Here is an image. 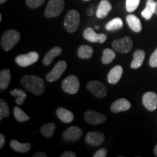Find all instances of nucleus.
Masks as SVG:
<instances>
[{
	"mask_svg": "<svg viewBox=\"0 0 157 157\" xmlns=\"http://www.w3.org/2000/svg\"><path fill=\"white\" fill-rule=\"evenodd\" d=\"M2 15L0 14V22L2 21Z\"/></svg>",
	"mask_w": 157,
	"mask_h": 157,
	"instance_id": "37998d69",
	"label": "nucleus"
},
{
	"mask_svg": "<svg viewBox=\"0 0 157 157\" xmlns=\"http://www.w3.org/2000/svg\"><path fill=\"white\" fill-rule=\"evenodd\" d=\"M154 155L156 156H157V145H156V147H155V148H154Z\"/></svg>",
	"mask_w": 157,
	"mask_h": 157,
	"instance_id": "ea45409f",
	"label": "nucleus"
},
{
	"mask_svg": "<svg viewBox=\"0 0 157 157\" xmlns=\"http://www.w3.org/2000/svg\"><path fill=\"white\" fill-rule=\"evenodd\" d=\"M85 140L93 146H99L105 140V135L100 132H90L86 135Z\"/></svg>",
	"mask_w": 157,
	"mask_h": 157,
	"instance_id": "ddd939ff",
	"label": "nucleus"
},
{
	"mask_svg": "<svg viewBox=\"0 0 157 157\" xmlns=\"http://www.w3.org/2000/svg\"><path fill=\"white\" fill-rule=\"evenodd\" d=\"M56 114L58 119L64 123H70L74 120L73 113L63 107H60L57 109Z\"/></svg>",
	"mask_w": 157,
	"mask_h": 157,
	"instance_id": "a211bd4d",
	"label": "nucleus"
},
{
	"mask_svg": "<svg viewBox=\"0 0 157 157\" xmlns=\"http://www.w3.org/2000/svg\"><path fill=\"white\" fill-rule=\"evenodd\" d=\"M156 10V2L154 0H147L145 9L141 13V15L146 20H150L153 15L155 14Z\"/></svg>",
	"mask_w": 157,
	"mask_h": 157,
	"instance_id": "4be33fe9",
	"label": "nucleus"
},
{
	"mask_svg": "<svg viewBox=\"0 0 157 157\" xmlns=\"http://www.w3.org/2000/svg\"><path fill=\"white\" fill-rule=\"evenodd\" d=\"M146 53L142 50H137L133 54V60L131 63V68H139L142 66L143 61H144Z\"/></svg>",
	"mask_w": 157,
	"mask_h": 157,
	"instance_id": "412c9836",
	"label": "nucleus"
},
{
	"mask_svg": "<svg viewBox=\"0 0 157 157\" xmlns=\"http://www.w3.org/2000/svg\"><path fill=\"white\" fill-rule=\"evenodd\" d=\"M143 104L148 111H153L157 108V94L147 92L143 96Z\"/></svg>",
	"mask_w": 157,
	"mask_h": 157,
	"instance_id": "f8f14e48",
	"label": "nucleus"
},
{
	"mask_svg": "<svg viewBox=\"0 0 157 157\" xmlns=\"http://www.w3.org/2000/svg\"><path fill=\"white\" fill-rule=\"evenodd\" d=\"M116 58V53L113 50L106 48L103 50L102 56L101 61L103 64H109L114 60Z\"/></svg>",
	"mask_w": 157,
	"mask_h": 157,
	"instance_id": "cd10ccee",
	"label": "nucleus"
},
{
	"mask_svg": "<svg viewBox=\"0 0 157 157\" xmlns=\"http://www.w3.org/2000/svg\"><path fill=\"white\" fill-rule=\"evenodd\" d=\"M56 126L54 123H47L43 124L41 127V133L44 135L45 137L50 138L53 135L55 131H56Z\"/></svg>",
	"mask_w": 157,
	"mask_h": 157,
	"instance_id": "a878e982",
	"label": "nucleus"
},
{
	"mask_svg": "<svg viewBox=\"0 0 157 157\" xmlns=\"http://www.w3.org/2000/svg\"><path fill=\"white\" fill-rule=\"evenodd\" d=\"M67 68V63L64 60H60L58 62L52 70L51 71L50 73H48L46 76L47 81L49 82H52L58 80L59 78L63 75L65 71Z\"/></svg>",
	"mask_w": 157,
	"mask_h": 157,
	"instance_id": "1a4fd4ad",
	"label": "nucleus"
},
{
	"mask_svg": "<svg viewBox=\"0 0 157 157\" xmlns=\"http://www.w3.org/2000/svg\"><path fill=\"white\" fill-rule=\"evenodd\" d=\"M20 39H21V34L18 31L13 29L6 31L1 39L2 48L5 51H10L16 45Z\"/></svg>",
	"mask_w": 157,
	"mask_h": 157,
	"instance_id": "f03ea898",
	"label": "nucleus"
},
{
	"mask_svg": "<svg viewBox=\"0 0 157 157\" xmlns=\"http://www.w3.org/2000/svg\"><path fill=\"white\" fill-rule=\"evenodd\" d=\"M149 65L152 68L157 67V48L151 56L150 60H149Z\"/></svg>",
	"mask_w": 157,
	"mask_h": 157,
	"instance_id": "72a5a7b5",
	"label": "nucleus"
},
{
	"mask_svg": "<svg viewBox=\"0 0 157 157\" xmlns=\"http://www.w3.org/2000/svg\"><path fill=\"white\" fill-rule=\"evenodd\" d=\"M93 49L88 45H82L78 49L77 55L78 58L82 59H90L93 55Z\"/></svg>",
	"mask_w": 157,
	"mask_h": 157,
	"instance_id": "393cba45",
	"label": "nucleus"
},
{
	"mask_svg": "<svg viewBox=\"0 0 157 157\" xmlns=\"http://www.w3.org/2000/svg\"><path fill=\"white\" fill-rule=\"evenodd\" d=\"M123 21L120 17H116L105 25V29L109 31H115L122 28Z\"/></svg>",
	"mask_w": 157,
	"mask_h": 157,
	"instance_id": "bb28decb",
	"label": "nucleus"
},
{
	"mask_svg": "<svg viewBox=\"0 0 157 157\" xmlns=\"http://www.w3.org/2000/svg\"><path fill=\"white\" fill-rule=\"evenodd\" d=\"M80 23V15L76 10H71L65 17L64 26L68 32L74 33L77 30Z\"/></svg>",
	"mask_w": 157,
	"mask_h": 157,
	"instance_id": "7ed1b4c3",
	"label": "nucleus"
},
{
	"mask_svg": "<svg viewBox=\"0 0 157 157\" xmlns=\"http://www.w3.org/2000/svg\"><path fill=\"white\" fill-rule=\"evenodd\" d=\"M131 108V103L125 98H120L115 102H113L111 106V111L113 113H117L126 111Z\"/></svg>",
	"mask_w": 157,
	"mask_h": 157,
	"instance_id": "2eb2a0df",
	"label": "nucleus"
},
{
	"mask_svg": "<svg viewBox=\"0 0 157 157\" xmlns=\"http://www.w3.org/2000/svg\"><path fill=\"white\" fill-rule=\"evenodd\" d=\"M111 9L112 6L109 0H101L96 11V16L98 18H104L107 16Z\"/></svg>",
	"mask_w": 157,
	"mask_h": 157,
	"instance_id": "f3484780",
	"label": "nucleus"
},
{
	"mask_svg": "<svg viewBox=\"0 0 157 157\" xmlns=\"http://www.w3.org/2000/svg\"><path fill=\"white\" fill-rule=\"evenodd\" d=\"M107 156V150L106 148H101L98 150L95 154L93 155L94 157H105Z\"/></svg>",
	"mask_w": 157,
	"mask_h": 157,
	"instance_id": "f704fd0d",
	"label": "nucleus"
},
{
	"mask_svg": "<svg viewBox=\"0 0 157 157\" xmlns=\"http://www.w3.org/2000/svg\"><path fill=\"white\" fill-rule=\"evenodd\" d=\"M123 74V68L121 66H116L109 71L107 79L111 84H116L119 82Z\"/></svg>",
	"mask_w": 157,
	"mask_h": 157,
	"instance_id": "dca6fc26",
	"label": "nucleus"
},
{
	"mask_svg": "<svg viewBox=\"0 0 157 157\" xmlns=\"http://www.w3.org/2000/svg\"><path fill=\"white\" fill-rule=\"evenodd\" d=\"M10 147L13 150L17 152L20 153H26L29 151H30L31 148V145L29 143H21L17 141V140H12L10 141Z\"/></svg>",
	"mask_w": 157,
	"mask_h": 157,
	"instance_id": "5701e85b",
	"label": "nucleus"
},
{
	"mask_svg": "<svg viewBox=\"0 0 157 157\" xmlns=\"http://www.w3.org/2000/svg\"><path fill=\"white\" fill-rule=\"evenodd\" d=\"M80 83L78 77L75 75H71L66 77L62 82V89L65 93L74 95L79 90Z\"/></svg>",
	"mask_w": 157,
	"mask_h": 157,
	"instance_id": "39448f33",
	"label": "nucleus"
},
{
	"mask_svg": "<svg viewBox=\"0 0 157 157\" xmlns=\"http://www.w3.org/2000/svg\"><path fill=\"white\" fill-rule=\"evenodd\" d=\"M87 15L89 16H92L93 15V9H89L87 10Z\"/></svg>",
	"mask_w": 157,
	"mask_h": 157,
	"instance_id": "58836bf2",
	"label": "nucleus"
},
{
	"mask_svg": "<svg viewBox=\"0 0 157 157\" xmlns=\"http://www.w3.org/2000/svg\"><path fill=\"white\" fill-rule=\"evenodd\" d=\"M83 36L86 40L93 43H103L107 39V36L105 34H98L93 30V29L90 28V27L84 31Z\"/></svg>",
	"mask_w": 157,
	"mask_h": 157,
	"instance_id": "9b49d317",
	"label": "nucleus"
},
{
	"mask_svg": "<svg viewBox=\"0 0 157 157\" xmlns=\"http://www.w3.org/2000/svg\"><path fill=\"white\" fill-rule=\"evenodd\" d=\"M96 29H99V26H95Z\"/></svg>",
	"mask_w": 157,
	"mask_h": 157,
	"instance_id": "c03bdc74",
	"label": "nucleus"
},
{
	"mask_svg": "<svg viewBox=\"0 0 157 157\" xmlns=\"http://www.w3.org/2000/svg\"><path fill=\"white\" fill-rule=\"evenodd\" d=\"M62 49L60 47H55V48H52L49 52L45 55L44 58H43V64L44 66H50L52 63L53 59L56 57L58 56L59 55L61 54Z\"/></svg>",
	"mask_w": 157,
	"mask_h": 157,
	"instance_id": "aec40b11",
	"label": "nucleus"
},
{
	"mask_svg": "<svg viewBox=\"0 0 157 157\" xmlns=\"http://www.w3.org/2000/svg\"><path fill=\"white\" fill-rule=\"evenodd\" d=\"M63 0H50L44 11V16L48 18L58 17L63 10Z\"/></svg>",
	"mask_w": 157,
	"mask_h": 157,
	"instance_id": "20e7f679",
	"label": "nucleus"
},
{
	"mask_svg": "<svg viewBox=\"0 0 157 157\" xmlns=\"http://www.w3.org/2000/svg\"><path fill=\"white\" fill-rule=\"evenodd\" d=\"M83 1H84V2H88V1H90V0H83Z\"/></svg>",
	"mask_w": 157,
	"mask_h": 157,
	"instance_id": "a18cd8bd",
	"label": "nucleus"
},
{
	"mask_svg": "<svg viewBox=\"0 0 157 157\" xmlns=\"http://www.w3.org/2000/svg\"><path fill=\"white\" fill-rule=\"evenodd\" d=\"M84 119L90 124L97 125L105 122L107 117L103 113H99L93 110H88L84 113Z\"/></svg>",
	"mask_w": 157,
	"mask_h": 157,
	"instance_id": "9d476101",
	"label": "nucleus"
},
{
	"mask_svg": "<svg viewBox=\"0 0 157 157\" xmlns=\"http://www.w3.org/2000/svg\"><path fill=\"white\" fill-rule=\"evenodd\" d=\"M47 154H45L44 152H42V151H39V152H36L34 154V157H47Z\"/></svg>",
	"mask_w": 157,
	"mask_h": 157,
	"instance_id": "4c0bfd02",
	"label": "nucleus"
},
{
	"mask_svg": "<svg viewBox=\"0 0 157 157\" xmlns=\"http://www.w3.org/2000/svg\"><path fill=\"white\" fill-rule=\"evenodd\" d=\"M21 85L35 95H40L45 89L44 82L42 78L36 76L26 75L21 79Z\"/></svg>",
	"mask_w": 157,
	"mask_h": 157,
	"instance_id": "f257e3e1",
	"label": "nucleus"
},
{
	"mask_svg": "<svg viewBox=\"0 0 157 157\" xmlns=\"http://www.w3.org/2000/svg\"><path fill=\"white\" fill-rule=\"evenodd\" d=\"M132 40L129 36H124L121 39H115L112 42L113 50L119 53H127L132 50Z\"/></svg>",
	"mask_w": 157,
	"mask_h": 157,
	"instance_id": "423d86ee",
	"label": "nucleus"
},
{
	"mask_svg": "<svg viewBox=\"0 0 157 157\" xmlns=\"http://www.w3.org/2000/svg\"><path fill=\"white\" fill-rule=\"evenodd\" d=\"M155 14L157 15V2H156V10H155Z\"/></svg>",
	"mask_w": 157,
	"mask_h": 157,
	"instance_id": "a19ab883",
	"label": "nucleus"
},
{
	"mask_svg": "<svg viewBox=\"0 0 157 157\" xmlns=\"http://www.w3.org/2000/svg\"><path fill=\"white\" fill-rule=\"evenodd\" d=\"M10 94L12 96L16 98V101H15V102H16L17 105H22V104H23L25 99L27 97L26 93H25L24 91H23L22 90H12L10 91Z\"/></svg>",
	"mask_w": 157,
	"mask_h": 157,
	"instance_id": "c85d7f7f",
	"label": "nucleus"
},
{
	"mask_svg": "<svg viewBox=\"0 0 157 157\" xmlns=\"http://www.w3.org/2000/svg\"><path fill=\"white\" fill-rule=\"evenodd\" d=\"M10 116L9 105L5 100H0V120H2L3 118L8 117Z\"/></svg>",
	"mask_w": 157,
	"mask_h": 157,
	"instance_id": "7c9ffc66",
	"label": "nucleus"
},
{
	"mask_svg": "<svg viewBox=\"0 0 157 157\" xmlns=\"http://www.w3.org/2000/svg\"><path fill=\"white\" fill-rule=\"evenodd\" d=\"M76 154L74 151H66L60 155L61 157H76Z\"/></svg>",
	"mask_w": 157,
	"mask_h": 157,
	"instance_id": "c9c22d12",
	"label": "nucleus"
},
{
	"mask_svg": "<svg viewBox=\"0 0 157 157\" xmlns=\"http://www.w3.org/2000/svg\"><path fill=\"white\" fill-rule=\"evenodd\" d=\"M127 23L129 28L135 32H140L141 30H142V24H141V22L140 19L138 18L137 16H135V15L130 14L128 15L126 17Z\"/></svg>",
	"mask_w": 157,
	"mask_h": 157,
	"instance_id": "6ab92c4d",
	"label": "nucleus"
},
{
	"mask_svg": "<svg viewBox=\"0 0 157 157\" xmlns=\"http://www.w3.org/2000/svg\"><path fill=\"white\" fill-rule=\"evenodd\" d=\"M82 135V130L78 127H71L63 133L64 140L68 141H74L79 139Z\"/></svg>",
	"mask_w": 157,
	"mask_h": 157,
	"instance_id": "4468645a",
	"label": "nucleus"
},
{
	"mask_svg": "<svg viewBox=\"0 0 157 157\" xmlns=\"http://www.w3.org/2000/svg\"><path fill=\"white\" fill-rule=\"evenodd\" d=\"M5 2H7V0H0V3H1V4L5 3Z\"/></svg>",
	"mask_w": 157,
	"mask_h": 157,
	"instance_id": "79ce46f5",
	"label": "nucleus"
},
{
	"mask_svg": "<svg viewBox=\"0 0 157 157\" xmlns=\"http://www.w3.org/2000/svg\"><path fill=\"white\" fill-rule=\"evenodd\" d=\"M39 58L38 52L32 51L28 54L19 55L15 58V63L21 67H28L36 63Z\"/></svg>",
	"mask_w": 157,
	"mask_h": 157,
	"instance_id": "0eeeda50",
	"label": "nucleus"
},
{
	"mask_svg": "<svg viewBox=\"0 0 157 157\" xmlns=\"http://www.w3.org/2000/svg\"><path fill=\"white\" fill-rule=\"evenodd\" d=\"M14 117L18 121H26L30 119V117L23 111L21 108L15 106L13 109Z\"/></svg>",
	"mask_w": 157,
	"mask_h": 157,
	"instance_id": "c756f323",
	"label": "nucleus"
},
{
	"mask_svg": "<svg viewBox=\"0 0 157 157\" xmlns=\"http://www.w3.org/2000/svg\"><path fill=\"white\" fill-rule=\"evenodd\" d=\"M140 0H126V9L128 13H132L138 7Z\"/></svg>",
	"mask_w": 157,
	"mask_h": 157,
	"instance_id": "2f4dec72",
	"label": "nucleus"
},
{
	"mask_svg": "<svg viewBox=\"0 0 157 157\" xmlns=\"http://www.w3.org/2000/svg\"><path fill=\"white\" fill-rule=\"evenodd\" d=\"M45 0H26V5L31 9H36L43 5Z\"/></svg>",
	"mask_w": 157,
	"mask_h": 157,
	"instance_id": "473e14b6",
	"label": "nucleus"
},
{
	"mask_svg": "<svg viewBox=\"0 0 157 157\" xmlns=\"http://www.w3.org/2000/svg\"><path fill=\"white\" fill-rule=\"evenodd\" d=\"M11 74L9 69H3L0 72V88L5 90L8 87L10 82Z\"/></svg>",
	"mask_w": 157,
	"mask_h": 157,
	"instance_id": "b1692460",
	"label": "nucleus"
},
{
	"mask_svg": "<svg viewBox=\"0 0 157 157\" xmlns=\"http://www.w3.org/2000/svg\"><path fill=\"white\" fill-rule=\"evenodd\" d=\"M87 88L96 98H103L107 95V88L99 81H91L87 84Z\"/></svg>",
	"mask_w": 157,
	"mask_h": 157,
	"instance_id": "6e6552de",
	"label": "nucleus"
},
{
	"mask_svg": "<svg viewBox=\"0 0 157 157\" xmlns=\"http://www.w3.org/2000/svg\"><path fill=\"white\" fill-rule=\"evenodd\" d=\"M5 137L2 133L0 134V148H2V147L5 146Z\"/></svg>",
	"mask_w": 157,
	"mask_h": 157,
	"instance_id": "e433bc0d",
	"label": "nucleus"
}]
</instances>
